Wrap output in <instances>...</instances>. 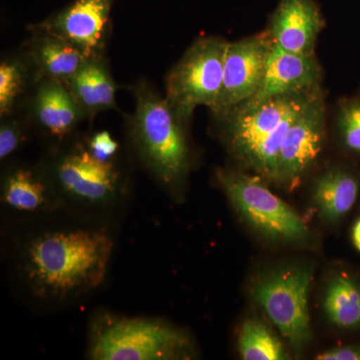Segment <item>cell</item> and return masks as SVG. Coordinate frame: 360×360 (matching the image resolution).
I'll return each instance as SVG.
<instances>
[{"label":"cell","instance_id":"6da1fadb","mask_svg":"<svg viewBox=\"0 0 360 360\" xmlns=\"http://www.w3.org/2000/svg\"><path fill=\"white\" fill-rule=\"evenodd\" d=\"M63 212L26 224L11 250L14 278L37 304L59 307L85 297L103 285L110 269L115 241L108 219H60Z\"/></svg>","mask_w":360,"mask_h":360},{"label":"cell","instance_id":"7a4b0ae2","mask_svg":"<svg viewBox=\"0 0 360 360\" xmlns=\"http://www.w3.org/2000/svg\"><path fill=\"white\" fill-rule=\"evenodd\" d=\"M322 92L321 87L243 103L222 118L229 153L264 180L274 182L277 158L291 123Z\"/></svg>","mask_w":360,"mask_h":360},{"label":"cell","instance_id":"3957f363","mask_svg":"<svg viewBox=\"0 0 360 360\" xmlns=\"http://www.w3.org/2000/svg\"><path fill=\"white\" fill-rule=\"evenodd\" d=\"M134 97V112L129 122L134 150L156 181L168 193H176L191 165L184 124L165 97L148 84L137 85Z\"/></svg>","mask_w":360,"mask_h":360},{"label":"cell","instance_id":"277c9868","mask_svg":"<svg viewBox=\"0 0 360 360\" xmlns=\"http://www.w3.org/2000/svg\"><path fill=\"white\" fill-rule=\"evenodd\" d=\"M193 354L188 333L163 319L103 312L90 326V359L176 360Z\"/></svg>","mask_w":360,"mask_h":360},{"label":"cell","instance_id":"5b68a950","mask_svg":"<svg viewBox=\"0 0 360 360\" xmlns=\"http://www.w3.org/2000/svg\"><path fill=\"white\" fill-rule=\"evenodd\" d=\"M63 212L108 219L124 200L127 184L115 162H105L77 143L46 167Z\"/></svg>","mask_w":360,"mask_h":360},{"label":"cell","instance_id":"8992f818","mask_svg":"<svg viewBox=\"0 0 360 360\" xmlns=\"http://www.w3.org/2000/svg\"><path fill=\"white\" fill-rule=\"evenodd\" d=\"M217 179L236 212L262 238L285 245L309 243L307 225L262 177L220 168Z\"/></svg>","mask_w":360,"mask_h":360},{"label":"cell","instance_id":"52a82bcc","mask_svg":"<svg viewBox=\"0 0 360 360\" xmlns=\"http://www.w3.org/2000/svg\"><path fill=\"white\" fill-rule=\"evenodd\" d=\"M227 44L219 37H203L194 42L168 72L165 99L184 124L198 106L215 110L224 80Z\"/></svg>","mask_w":360,"mask_h":360},{"label":"cell","instance_id":"ba28073f","mask_svg":"<svg viewBox=\"0 0 360 360\" xmlns=\"http://www.w3.org/2000/svg\"><path fill=\"white\" fill-rule=\"evenodd\" d=\"M312 279L314 270L309 266L283 267L260 277L250 290L253 300L297 352L311 340L309 292Z\"/></svg>","mask_w":360,"mask_h":360},{"label":"cell","instance_id":"9c48e42d","mask_svg":"<svg viewBox=\"0 0 360 360\" xmlns=\"http://www.w3.org/2000/svg\"><path fill=\"white\" fill-rule=\"evenodd\" d=\"M274 41L264 32L229 42L225 52L224 80L213 115L219 120L257 94L264 78Z\"/></svg>","mask_w":360,"mask_h":360},{"label":"cell","instance_id":"30bf717a","mask_svg":"<svg viewBox=\"0 0 360 360\" xmlns=\"http://www.w3.org/2000/svg\"><path fill=\"white\" fill-rule=\"evenodd\" d=\"M323 91L291 123L277 158L274 182L293 189L321 153L326 137Z\"/></svg>","mask_w":360,"mask_h":360},{"label":"cell","instance_id":"8fae6325","mask_svg":"<svg viewBox=\"0 0 360 360\" xmlns=\"http://www.w3.org/2000/svg\"><path fill=\"white\" fill-rule=\"evenodd\" d=\"M0 198L4 212L25 224L63 212L46 167L11 168L2 179Z\"/></svg>","mask_w":360,"mask_h":360},{"label":"cell","instance_id":"7c38bea8","mask_svg":"<svg viewBox=\"0 0 360 360\" xmlns=\"http://www.w3.org/2000/svg\"><path fill=\"white\" fill-rule=\"evenodd\" d=\"M112 0H75L63 11L35 26L77 47L87 58H98L110 22Z\"/></svg>","mask_w":360,"mask_h":360},{"label":"cell","instance_id":"4fadbf2b","mask_svg":"<svg viewBox=\"0 0 360 360\" xmlns=\"http://www.w3.org/2000/svg\"><path fill=\"white\" fill-rule=\"evenodd\" d=\"M321 68L315 56H303L272 45L259 89L245 103L307 91L321 86Z\"/></svg>","mask_w":360,"mask_h":360},{"label":"cell","instance_id":"5bb4252c","mask_svg":"<svg viewBox=\"0 0 360 360\" xmlns=\"http://www.w3.org/2000/svg\"><path fill=\"white\" fill-rule=\"evenodd\" d=\"M324 25L323 16L314 0H281L266 32L274 44L281 49L314 56L315 45Z\"/></svg>","mask_w":360,"mask_h":360},{"label":"cell","instance_id":"9a60e30c","mask_svg":"<svg viewBox=\"0 0 360 360\" xmlns=\"http://www.w3.org/2000/svg\"><path fill=\"white\" fill-rule=\"evenodd\" d=\"M33 111L40 129L56 141L68 139L85 115L66 84L52 79L40 80Z\"/></svg>","mask_w":360,"mask_h":360},{"label":"cell","instance_id":"2e32d148","mask_svg":"<svg viewBox=\"0 0 360 360\" xmlns=\"http://www.w3.org/2000/svg\"><path fill=\"white\" fill-rule=\"evenodd\" d=\"M30 56L39 80L52 79L65 84L89 59L70 42L44 33H37L33 40Z\"/></svg>","mask_w":360,"mask_h":360},{"label":"cell","instance_id":"e0dca14e","mask_svg":"<svg viewBox=\"0 0 360 360\" xmlns=\"http://www.w3.org/2000/svg\"><path fill=\"white\" fill-rule=\"evenodd\" d=\"M66 86L90 117L115 108V84L98 58L87 59Z\"/></svg>","mask_w":360,"mask_h":360},{"label":"cell","instance_id":"ac0fdd59","mask_svg":"<svg viewBox=\"0 0 360 360\" xmlns=\"http://www.w3.org/2000/svg\"><path fill=\"white\" fill-rule=\"evenodd\" d=\"M359 191V181L354 175L341 168H333L315 180L312 200L319 217L335 224L354 207Z\"/></svg>","mask_w":360,"mask_h":360},{"label":"cell","instance_id":"d6986e66","mask_svg":"<svg viewBox=\"0 0 360 360\" xmlns=\"http://www.w3.org/2000/svg\"><path fill=\"white\" fill-rule=\"evenodd\" d=\"M323 309L328 321L338 328L359 329L360 284L345 272L335 274L326 286Z\"/></svg>","mask_w":360,"mask_h":360},{"label":"cell","instance_id":"ffe728a7","mask_svg":"<svg viewBox=\"0 0 360 360\" xmlns=\"http://www.w3.org/2000/svg\"><path fill=\"white\" fill-rule=\"evenodd\" d=\"M238 349L245 360L290 359L281 341L258 319H248L241 326Z\"/></svg>","mask_w":360,"mask_h":360},{"label":"cell","instance_id":"44dd1931","mask_svg":"<svg viewBox=\"0 0 360 360\" xmlns=\"http://www.w3.org/2000/svg\"><path fill=\"white\" fill-rule=\"evenodd\" d=\"M25 73L18 63L4 61L0 65V115L6 116L25 89Z\"/></svg>","mask_w":360,"mask_h":360},{"label":"cell","instance_id":"7402d4cb","mask_svg":"<svg viewBox=\"0 0 360 360\" xmlns=\"http://www.w3.org/2000/svg\"><path fill=\"white\" fill-rule=\"evenodd\" d=\"M338 125L345 148L360 153V99H352L340 106Z\"/></svg>","mask_w":360,"mask_h":360},{"label":"cell","instance_id":"603a6c76","mask_svg":"<svg viewBox=\"0 0 360 360\" xmlns=\"http://www.w3.org/2000/svg\"><path fill=\"white\" fill-rule=\"evenodd\" d=\"M25 127L18 120H8L1 123L0 127V160H6L13 156L25 143Z\"/></svg>","mask_w":360,"mask_h":360},{"label":"cell","instance_id":"cb8c5ba5","mask_svg":"<svg viewBox=\"0 0 360 360\" xmlns=\"http://www.w3.org/2000/svg\"><path fill=\"white\" fill-rule=\"evenodd\" d=\"M87 148L98 160L105 162H116L120 146L110 132L103 130L92 135L86 141Z\"/></svg>","mask_w":360,"mask_h":360},{"label":"cell","instance_id":"d4e9b609","mask_svg":"<svg viewBox=\"0 0 360 360\" xmlns=\"http://www.w3.org/2000/svg\"><path fill=\"white\" fill-rule=\"evenodd\" d=\"M319 360H360V345L333 347L316 355Z\"/></svg>","mask_w":360,"mask_h":360},{"label":"cell","instance_id":"484cf974","mask_svg":"<svg viewBox=\"0 0 360 360\" xmlns=\"http://www.w3.org/2000/svg\"><path fill=\"white\" fill-rule=\"evenodd\" d=\"M352 240H354L355 248L360 251V219L355 224L354 229H352Z\"/></svg>","mask_w":360,"mask_h":360}]
</instances>
